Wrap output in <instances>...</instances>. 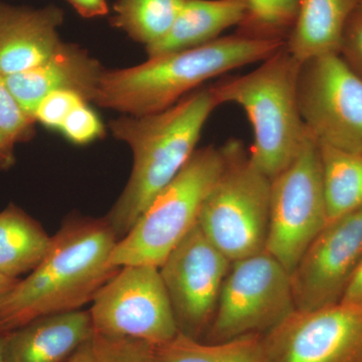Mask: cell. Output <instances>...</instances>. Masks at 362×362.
<instances>
[{"mask_svg": "<svg viewBox=\"0 0 362 362\" xmlns=\"http://www.w3.org/2000/svg\"><path fill=\"white\" fill-rule=\"evenodd\" d=\"M338 54L362 78V0H358L347 18Z\"/></svg>", "mask_w": 362, "mask_h": 362, "instance_id": "cell-28", "label": "cell"}, {"mask_svg": "<svg viewBox=\"0 0 362 362\" xmlns=\"http://www.w3.org/2000/svg\"><path fill=\"white\" fill-rule=\"evenodd\" d=\"M16 144L0 129V173L13 168L16 162Z\"/></svg>", "mask_w": 362, "mask_h": 362, "instance_id": "cell-31", "label": "cell"}, {"mask_svg": "<svg viewBox=\"0 0 362 362\" xmlns=\"http://www.w3.org/2000/svg\"><path fill=\"white\" fill-rule=\"evenodd\" d=\"M225 166L202 204L199 228L230 261L266 251L271 180L255 166L243 142L223 147Z\"/></svg>", "mask_w": 362, "mask_h": 362, "instance_id": "cell-6", "label": "cell"}, {"mask_svg": "<svg viewBox=\"0 0 362 362\" xmlns=\"http://www.w3.org/2000/svg\"><path fill=\"white\" fill-rule=\"evenodd\" d=\"M296 311L291 275L264 251L233 262L218 307L202 341H228L247 334L265 335Z\"/></svg>", "mask_w": 362, "mask_h": 362, "instance_id": "cell-7", "label": "cell"}, {"mask_svg": "<svg viewBox=\"0 0 362 362\" xmlns=\"http://www.w3.org/2000/svg\"><path fill=\"white\" fill-rule=\"evenodd\" d=\"M83 102L88 101L71 90L52 92L37 105L33 113V120L47 129L59 131L66 116Z\"/></svg>", "mask_w": 362, "mask_h": 362, "instance_id": "cell-27", "label": "cell"}, {"mask_svg": "<svg viewBox=\"0 0 362 362\" xmlns=\"http://www.w3.org/2000/svg\"><path fill=\"white\" fill-rule=\"evenodd\" d=\"M358 0H298L296 20L286 49L300 63L338 54L343 28Z\"/></svg>", "mask_w": 362, "mask_h": 362, "instance_id": "cell-18", "label": "cell"}, {"mask_svg": "<svg viewBox=\"0 0 362 362\" xmlns=\"http://www.w3.org/2000/svg\"><path fill=\"white\" fill-rule=\"evenodd\" d=\"M286 45L282 40H255L235 33L194 49L148 58L120 70H105L94 103L123 115L166 110L211 78L261 63Z\"/></svg>", "mask_w": 362, "mask_h": 362, "instance_id": "cell-3", "label": "cell"}, {"mask_svg": "<svg viewBox=\"0 0 362 362\" xmlns=\"http://www.w3.org/2000/svg\"><path fill=\"white\" fill-rule=\"evenodd\" d=\"M225 166L223 148L206 146L152 199L125 237L117 242L112 266L159 267L199 221L204 199Z\"/></svg>", "mask_w": 362, "mask_h": 362, "instance_id": "cell-5", "label": "cell"}, {"mask_svg": "<svg viewBox=\"0 0 362 362\" xmlns=\"http://www.w3.org/2000/svg\"><path fill=\"white\" fill-rule=\"evenodd\" d=\"M300 66L285 45L251 73L213 85L221 105L246 112L254 131L250 157L271 180L295 160L310 133L298 103Z\"/></svg>", "mask_w": 362, "mask_h": 362, "instance_id": "cell-4", "label": "cell"}, {"mask_svg": "<svg viewBox=\"0 0 362 362\" xmlns=\"http://www.w3.org/2000/svg\"><path fill=\"white\" fill-rule=\"evenodd\" d=\"M327 223L319 144L310 132L295 160L271 180L266 252L291 274Z\"/></svg>", "mask_w": 362, "mask_h": 362, "instance_id": "cell-8", "label": "cell"}, {"mask_svg": "<svg viewBox=\"0 0 362 362\" xmlns=\"http://www.w3.org/2000/svg\"><path fill=\"white\" fill-rule=\"evenodd\" d=\"M245 11V0H185L168 33L145 47L148 58L209 44L239 25Z\"/></svg>", "mask_w": 362, "mask_h": 362, "instance_id": "cell-17", "label": "cell"}, {"mask_svg": "<svg viewBox=\"0 0 362 362\" xmlns=\"http://www.w3.org/2000/svg\"><path fill=\"white\" fill-rule=\"evenodd\" d=\"M0 362H6L4 356V333L0 332Z\"/></svg>", "mask_w": 362, "mask_h": 362, "instance_id": "cell-33", "label": "cell"}, {"mask_svg": "<svg viewBox=\"0 0 362 362\" xmlns=\"http://www.w3.org/2000/svg\"><path fill=\"white\" fill-rule=\"evenodd\" d=\"M340 304L362 310V259Z\"/></svg>", "mask_w": 362, "mask_h": 362, "instance_id": "cell-30", "label": "cell"}, {"mask_svg": "<svg viewBox=\"0 0 362 362\" xmlns=\"http://www.w3.org/2000/svg\"><path fill=\"white\" fill-rule=\"evenodd\" d=\"M65 362H156L153 347L131 338L95 332Z\"/></svg>", "mask_w": 362, "mask_h": 362, "instance_id": "cell-24", "label": "cell"}, {"mask_svg": "<svg viewBox=\"0 0 362 362\" xmlns=\"http://www.w3.org/2000/svg\"><path fill=\"white\" fill-rule=\"evenodd\" d=\"M52 238L39 221L9 204L0 211V273L13 279L28 275L49 252Z\"/></svg>", "mask_w": 362, "mask_h": 362, "instance_id": "cell-19", "label": "cell"}, {"mask_svg": "<svg viewBox=\"0 0 362 362\" xmlns=\"http://www.w3.org/2000/svg\"><path fill=\"white\" fill-rule=\"evenodd\" d=\"M82 18H98L109 13L107 0H66Z\"/></svg>", "mask_w": 362, "mask_h": 362, "instance_id": "cell-29", "label": "cell"}, {"mask_svg": "<svg viewBox=\"0 0 362 362\" xmlns=\"http://www.w3.org/2000/svg\"><path fill=\"white\" fill-rule=\"evenodd\" d=\"M63 23L59 7L33 8L0 0V71L7 77L47 61L63 45Z\"/></svg>", "mask_w": 362, "mask_h": 362, "instance_id": "cell-15", "label": "cell"}, {"mask_svg": "<svg viewBox=\"0 0 362 362\" xmlns=\"http://www.w3.org/2000/svg\"><path fill=\"white\" fill-rule=\"evenodd\" d=\"M185 0H117L111 25L145 47L160 40Z\"/></svg>", "mask_w": 362, "mask_h": 362, "instance_id": "cell-22", "label": "cell"}, {"mask_svg": "<svg viewBox=\"0 0 362 362\" xmlns=\"http://www.w3.org/2000/svg\"><path fill=\"white\" fill-rule=\"evenodd\" d=\"M263 337L247 334L207 343L178 333L170 341L152 347L156 362H266Z\"/></svg>", "mask_w": 362, "mask_h": 362, "instance_id": "cell-21", "label": "cell"}, {"mask_svg": "<svg viewBox=\"0 0 362 362\" xmlns=\"http://www.w3.org/2000/svg\"><path fill=\"white\" fill-rule=\"evenodd\" d=\"M93 333L89 311L40 317L4 333L6 362H65Z\"/></svg>", "mask_w": 362, "mask_h": 362, "instance_id": "cell-16", "label": "cell"}, {"mask_svg": "<svg viewBox=\"0 0 362 362\" xmlns=\"http://www.w3.org/2000/svg\"><path fill=\"white\" fill-rule=\"evenodd\" d=\"M263 340L266 362H362V310H296Z\"/></svg>", "mask_w": 362, "mask_h": 362, "instance_id": "cell-13", "label": "cell"}, {"mask_svg": "<svg viewBox=\"0 0 362 362\" xmlns=\"http://www.w3.org/2000/svg\"><path fill=\"white\" fill-rule=\"evenodd\" d=\"M59 132L75 145H87L105 135V126L89 102L78 105L66 116Z\"/></svg>", "mask_w": 362, "mask_h": 362, "instance_id": "cell-26", "label": "cell"}, {"mask_svg": "<svg viewBox=\"0 0 362 362\" xmlns=\"http://www.w3.org/2000/svg\"><path fill=\"white\" fill-rule=\"evenodd\" d=\"M119 238L106 218H70L52 235L40 265L0 303V332L52 314L80 310L119 271L110 257Z\"/></svg>", "mask_w": 362, "mask_h": 362, "instance_id": "cell-1", "label": "cell"}, {"mask_svg": "<svg viewBox=\"0 0 362 362\" xmlns=\"http://www.w3.org/2000/svg\"><path fill=\"white\" fill-rule=\"evenodd\" d=\"M362 259V206L328 221L291 272L296 310L340 304Z\"/></svg>", "mask_w": 362, "mask_h": 362, "instance_id": "cell-12", "label": "cell"}, {"mask_svg": "<svg viewBox=\"0 0 362 362\" xmlns=\"http://www.w3.org/2000/svg\"><path fill=\"white\" fill-rule=\"evenodd\" d=\"M104 71L86 49L63 42L44 63L6 78L16 101L33 119L40 102L57 90H71L94 102Z\"/></svg>", "mask_w": 362, "mask_h": 362, "instance_id": "cell-14", "label": "cell"}, {"mask_svg": "<svg viewBox=\"0 0 362 362\" xmlns=\"http://www.w3.org/2000/svg\"><path fill=\"white\" fill-rule=\"evenodd\" d=\"M20 279H13L7 277L4 274L0 273V303L4 298L8 294V292L14 287V285L18 282Z\"/></svg>", "mask_w": 362, "mask_h": 362, "instance_id": "cell-32", "label": "cell"}, {"mask_svg": "<svg viewBox=\"0 0 362 362\" xmlns=\"http://www.w3.org/2000/svg\"><path fill=\"white\" fill-rule=\"evenodd\" d=\"M232 263L199 223L169 252L159 272L181 334L204 339Z\"/></svg>", "mask_w": 362, "mask_h": 362, "instance_id": "cell-11", "label": "cell"}, {"mask_svg": "<svg viewBox=\"0 0 362 362\" xmlns=\"http://www.w3.org/2000/svg\"><path fill=\"white\" fill-rule=\"evenodd\" d=\"M213 86L201 87L166 110L146 116L122 115L109 123L116 139L133 153L130 178L105 216L119 240L194 156L202 129L220 106Z\"/></svg>", "mask_w": 362, "mask_h": 362, "instance_id": "cell-2", "label": "cell"}, {"mask_svg": "<svg viewBox=\"0 0 362 362\" xmlns=\"http://www.w3.org/2000/svg\"><path fill=\"white\" fill-rule=\"evenodd\" d=\"M238 35L255 40H287L298 11V0H245Z\"/></svg>", "mask_w": 362, "mask_h": 362, "instance_id": "cell-23", "label": "cell"}, {"mask_svg": "<svg viewBox=\"0 0 362 362\" xmlns=\"http://www.w3.org/2000/svg\"><path fill=\"white\" fill-rule=\"evenodd\" d=\"M95 332L158 346L177 337L159 268L124 266L97 293L90 309Z\"/></svg>", "mask_w": 362, "mask_h": 362, "instance_id": "cell-9", "label": "cell"}, {"mask_svg": "<svg viewBox=\"0 0 362 362\" xmlns=\"http://www.w3.org/2000/svg\"><path fill=\"white\" fill-rule=\"evenodd\" d=\"M35 123L16 101L0 71V129L16 144L30 141L35 135Z\"/></svg>", "mask_w": 362, "mask_h": 362, "instance_id": "cell-25", "label": "cell"}, {"mask_svg": "<svg viewBox=\"0 0 362 362\" xmlns=\"http://www.w3.org/2000/svg\"><path fill=\"white\" fill-rule=\"evenodd\" d=\"M298 103L320 144L362 153V78L338 54L302 62Z\"/></svg>", "mask_w": 362, "mask_h": 362, "instance_id": "cell-10", "label": "cell"}, {"mask_svg": "<svg viewBox=\"0 0 362 362\" xmlns=\"http://www.w3.org/2000/svg\"><path fill=\"white\" fill-rule=\"evenodd\" d=\"M318 144L330 221L362 206V153Z\"/></svg>", "mask_w": 362, "mask_h": 362, "instance_id": "cell-20", "label": "cell"}]
</instances>
